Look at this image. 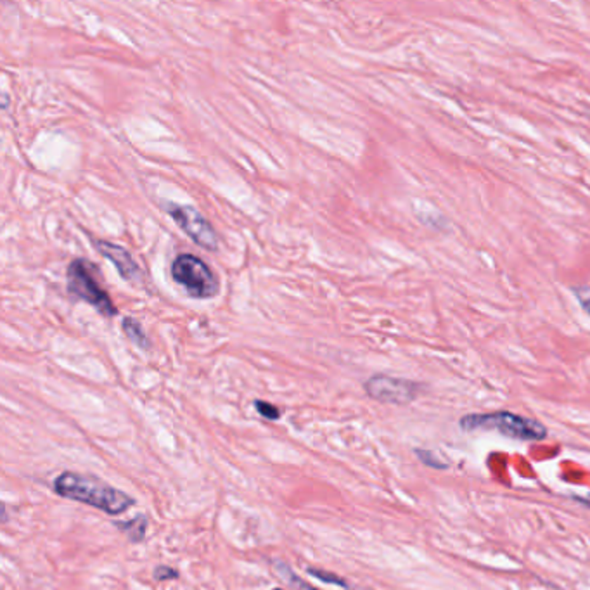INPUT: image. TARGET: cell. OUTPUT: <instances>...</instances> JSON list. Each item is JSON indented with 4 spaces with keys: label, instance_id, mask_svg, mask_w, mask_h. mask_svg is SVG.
<instances>
[{
    "label": "cell",
    "instance_id": "1",
    "mask_svg": "<svg viewBox=\"0 0 590 590\" xmlns=\"http://www.w3.org/2000/svg\"><path fill=\"white\" fill-rule=\"evenodd\" d=\"M54 492L60 497L87 504L109 516L124 514L135 504L128 494L104 483L102 480L73 471L61 473L54 480Z\"/></svg>",
    "mask_w": 590,
    "mask_h": 590
},
{
    "label": "cell",
    "instance_id": "2",
    "mask_svg": "<svg viewBox=\"0 0 590 590\" xmlns=\"http://www.w3.org/2000/svg\"><path fill=\"white\" fill-rule=\"evenodd\" d=\"M465 432H497L500 435L521 441H542L547 438V428L529 417L497 410L487 414H467L459 421Z\"/></svg>",
    "mask_w": 590,
    "mask_h": 590
},
{
    "label": "cell",
    "instance_id": "3",
    "mask_svg": "<svg viewBox=\"0 0 590 590\" xmlns=\"http://www.w3.org/2000/svg\"><path fill=\"white\" fill-rule=\"evenodd\" d=\"M170 274L172 279L186 289L189 296L198 300H208L220 289L217 276L208 263L190 253H182L174 260Z\"/></svg>",
    "mask_w": 590,
    "mask_h": 590
},
{
    "label": "cell",
    "instance_id": "4",
    "mask_svg": "<svg viewBox=\"0 0 590 590\" xmlns=\"http://www.w3.org/2000/svg\"><path fill=\"white\" fill-rule=\"evenodd\" d=\"M68 291L87 302L104 317H115L118 311L109 295L101 287L95 278V269L87 260H73L68 267Z\"/></svg>",
    "mask_w": 590,
    "mask_h": 590
},
{
    "label": "cell",
    "instance_id": "5",
    "mask_svg": "<svg viewBox=\"0 0 590 590\" xmlns=\"http://www.w3.org/2000/svg\"><path fill=\"white\" fill-rule=\"evenodd\" d=\"M364 390L376 402L408 405L423 393L424 386L421 383H416L410 379L392 377L386 374H376L366 381Z\"/></svg>",
    "mask_w": 590,
    "mask_h": 590
},
{
    "label": "cell",
    "instance_id": "6",
    "mask_svg": "<svg viewBox=\"0 0 590 590\" xmlns=\"http://www.w3.org/2000/svg\"><path fill=\"white\" fill-rule=\"evenodd\" d=\"M166 212L177 222V225L186 232L187 236L201 248L215 251L218 248V238L212 223L203 217L196 208L182 205H166Z\"/></svg>",
    "mask_w": 590,
    "mask_h": 590
},
{
    "label": "cell",
    "instance_id": "7",
    "mask_svg": "<svg viewBox=\"0 0 590 590\" xmlns=\"http://www.w3.org/2000/svg\"><path fill=\"white\" fill-rule=\"evenodd\" d=\"M97 249L99 253L108 258L118 271V274L124 278L125 280H139L141 279V269L135 263V260L132 258V255L118 245H113L109 241H97Z\"/></svg>",
    "mask_w": 590,
    "mask_h": 590
},
{
    "label": "cell",
    "instance_id": "8",
    "mask_svg": "<svg viewBox=\"0 0 590 590\" xmlns=\"http://www.w3.org/2000/svg\"><path fill=\"white\" fill-rule=\"evenodd\" d=\"M122 327H124V333L126 335V338L133 343V344H137V346H141V348H150V340H148V336H146L142 326H141L133 317H126V319H124Z\"/></svg>",
    "mask_w": 590,
    "mask_h": 590
},
{
    "label": "cell",
    "instance_id": "9",
    "mask_svg": "<svg viewBox=\"0 0 590 590\" xmlns=\"http://www.w3.org/2000/svg\"><path fill=\"white\" fill-rule=\"evenodd\" d=\"M117 527L126 533V537L132 542H141V540H144V535H146L148 520H146V516H135L126 523H117Z\"/></svg>",
    "mask_w": 590,
    "mask_h": 590
},
{
    "label": "cell",
    "instance_id": "10",
    "mask_svg": "<svg viewBox=\"0 0 590 590\" xmlns=\"http://www.w3.org/2000/svg\"><path fill=\"white\" fill-rule=\"evenodd\" d=\"M276 571L279 573L280 578L291 587V590H319L315 589L313 586H311V584H307V582H303L287 564H284V562H280V561H278L276 562Z\"/></svg>",
    "mask_w": 590,
    "mask_h": 590
},
{
    "label": "cell",
    "instance_id": "11",
    "mask_svg": "<svg viewBox=\"0 0 590 590\" xmlns=\"http://www.w3.org/2000/svg\"><path fill=\"white\" fill-rule=\"evenodd\" d=\"M255 407H256L258 414L263 416V417L269 419V421H278L280 417V410L276 405L263 402V400H256V402H255Z\"/></svg>",
    "mask_w": 590,
    "mask_h": 590
},
{
    "label": "cell",
    "instance_id": "12",
    "mask_svg": "<svg viewBox=\"0 0 590 590\" xmlns=\"http://www.w3.org/2000/svg\"><path fill=\"white\" fill-rule=\"evenodd\" d=\"M309 573L313 575L315 578L326 582V584H335V586H340V587H346V582L340 577H336L335 573H327L324 570H315V568H309Z\"/></svg>",
    "mask_w": 590,
    "mask_h": 590
},
{
    "label": "cell",
    "instance_id": "13",
    "mask_svg": "<svg viewBox=\"0 0 590 590\" xmlns=\"http://www.w3.org/2000/svg\"><path fill=\"white\" fill-rule=\"evenodd\" d=\"M571 291H573L575 298L578 300L580 307L590 315V286H575Z\"/></svg>",
    "mask_w": 590,
    "mask_h": 590
},
{
    "label": "cell",
    "instance_id": "14",
    "mask_svg": "<svg viewBox=\"0 0 590 590\" xmlns=\"http://www.w3.org/2000/svg\"><path fill=\"white\" fill-rule=\"evenodd\" d=\"M156 580H175L179 578V573L174 568L168 566H158L155 570Z\"/></svg>",
    "mask_w": 590,
    "mask_h": 590
},
{
    "label": "cell",
    "instance_id": "15",
    "mask_svg": "<svg viewBox=\"0 0 590 590\" xmlns=\"http://www.w3.org/2000/svg\"><path fill=\"white\" fill-rule=\"evenodd\" d=\"M416 456H417V457L423 461V465H426V466L440 467V469H445V467H447V465L438 463V459H435L428 450H416Z\"/></svg>",
    "mask_w": 590,
    "mask_h": 590
},
{
    "label": "cell",
    "instance_id": "16",
    "mask_svg": "<svg viewBox=\"0 0 590 590\" xmlns=\"http://www.w3.org/2000/svg\"><path fill=\"white\" fill-rule=\"evenodd\" d=\"M573 498H575V500H577V502H580V504H584V505H586V507H589V509H590V494H589V496H586V497H578V496H577V497H573Z\"/></svg>",
    "mask_w": 590,
    "mask_h": 590
},
{
    "label": "cell",
    "instance_id": "17",
    "mask_svg": "<svg viewBox=\"0 0 590 590\" xmlns=\"http://www.w3.org/2000/svg\"><path fill=\"white\" fill-rule=\"evenodd\" d=\"M274 590H282V589H274Z\"/></svg>",
    "mask_w": 590,
    "mask_h": 590
}]
</instances>
